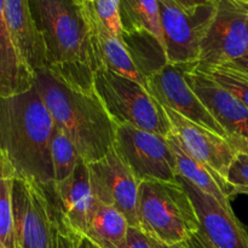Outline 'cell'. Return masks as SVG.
<instances>
[{
    "instance_id": "83f0119b",
    "label": "cell",
    "mask_w": 248,
    "mask_h": 248,
    "mask_svg": "<svg viewBox=\"0 0 248 248\" xmlns=\"http://www.w3.org/2000/svg\"><path fill=\"white\" fill-rule=\"evenodd\" d=\"M119 248H155L153 244L152 237L148 236L147 234L140 229L135 227H130L127 232L126 240Z\"/></svg>"
},
{
    "instance_id": "7402d4cb",
    "label": "cell",
    "mask_w": 248,
    "mask_h": 248,
    "mask_svg": "<svg viewBox=\"0 0 248 248\" xmlns=\"http://www.w3.org/2000/svg\"><path fill=\"white\" fill-rule=\"evenodd\" d=\"M120 18L124 33L148 31L165 47L157 0H120Z\"/></svg>"
},
{
    "instance_id": "e0dca14e",
    "label": "cell",
    "mask_w": 248,
    "mask_h": 248,
    "mask_svg": "<svg viewBox=\"0 0 248 248\" xmlns=\"http://www.w3.org/2000/svg\"><path fill=\"white\" fill-rule=\"evenodd\" d=\"M84 5L90 22H91L94 44H96L97 52H98L99 60H101L102 68H106L121 77L135 80L147 89V79L136 67L123 40L109 33L108 29L102 24L94 12L91 1L84 0Z\"/></svg>"
},
{
    "instance_id": "ba28073f",
    "label": "cell",
    "mask_w": 248,
    "mask_h": 248,
    "mask_svg": "<svg viewBox=\"0 0 248 248\" xmlns=\"http://www.w3.org/2000/svg\"><path fill=\"white\" fill-rule=\"evenodd\" d=\"M113 148L140 183L177 182V160L164 136L132 126H118Z\"/></svg>"
},
{
    "instance_id": "4dcf8cb0",
    "label": "cell",
    "mask_w": 248,
    "mask_h": 248,
    "mask_svg": "<svg viewBox=\"0 0 248 248\" xmlns=\"http://www.w3.org/2000/svg\"><path fill=\"white\" fill-rule=\"evenodd\" d=\"M176 1L188 12H194L203 5L211 4L215 0H176Z\"/></svg>"
},
{
    "instance_id": "f546056e",
    "label": "cell",
    "mask_w": 248,
    "mask_h": 248,
    "mask_svg": "<svg viewBox=\"0 0 248 248\" xmlns=\"http://www.w3.org/2000/svg\"><path fill=\"white\" fill-rule=\"evenodd\" d=\"M183 245L186 248H216L201 230L191 235Z\"/></svg>"
},
{
    "instance_id": "2e32d148",
    "label": "cell",
    "mask_w": 248,
    "mask_h": 248,
    "mask_svg": "<svg viewBox=\"0 0 248 248\" xmlns=\"http://www.w3.org/2000/svg\"><path fill=\"white\" fill-rule=\"evenodd\" d=\"M56 196L72 227L84 236L87 218L94 202L87 164L80 157L77 167L64 181L55 182Z\"/></svg>"
},
{
    "instance_id": "277c9868",
    "label": "cell",
    "mask_w": 248,
    "mask_h": 248,
    "mask_svg": "<svg viewBox=\"0 0 248 248\" xmlns=\"http://www.w3.org/2000/svg\"><path fill=\"white\" fill-rule=\"evenodd\" d=\"M12 210L16 248H78L84 237L63 213L55 182L39 184L15 177Z\"/></svg>"
},
{
    "instance_id": "ffe728a7",
    "label": "cell",
    "mask_w": 248,
    "mask_h": 248,
    "mask_svg": "<svg viewBox=\"0 0 248 248\" xmlns=\"http://www.w3.org/2000/svg\"><path fill=\"white\" fill-rule=\"evenodd\" d=\"M128 229L130 224L123 213L94 199L84 237L99 248H119L126 240Z\"/></svg>"
},
{
    "instance_id": "7c38bea8",
    "label": "cell",
    "mask_w": 248,
    "mask_h": 248,
    "mask_svg": "<svg viewBox=\"0 0 248 248\" xmlns=\"http://www.w3.org/2000/svg\"><path fill=\"white\" fill-rule=\"evenodd\" d=\"M147 90L162 107L172 109L188 120L227 140L224 130L186 82L183 64L166 63L157 72L148 77Z\"/></svg>"
},
{
    "instance_id": "e575fe53",
    "label": "cell",
    "mask_w": 248,
    "mask_h": 248,
    "mask_svg": "<svg viewBox=\"0 0 248 248\" xmlns=\"http://www.w3.org/2000/svg\"><path fill=\"white\" fill-rule=\"evenodd\" d=\"M244 1H245V2H247V4H248V0H244Z\"/></svg>"
},
{
    "instance_id": "6da1fadb",
    "label": "cell",
    "mask_w": 248,
    "mask_h": 248,
    "mask_svg": "<svg viewBox=\"0 0 248 248\" xmlns=\"http://www.w3.org/2000/svg\"><path fill=\"white\" fill-rule=\"evenodd\" d=\"M29 6L45 44L46 69L74 89L93 91L102 63L84 0H29Z\"/></svg>"
},
{
    "instance_id": "7a4b0ae2",
    "label": "cell",
    "mask_w": 248,
    "mask_h": 248,
    "mask_svg": "<svg viewBox=\"0 0 248 248\" xmlns=\"http://www.w3.org/2000/svg\"><path fill=\"white\" fill-rule=\"evenodd\" d=\"M55 121L35 87L0 97V149L9 156L16 177L39 184L55 182L51 140Z\"/></svg>"
},
{
    "instance_id": "d6986e66",
    "label": "cell",
    "mask_w": 248,
    "mask_h": 248,
    "mask_svg": "<svg viewBox=\"0 0 248 248\" xmlns=\"http://www.w3.org/2000/svg\"><path fill=\"white\" fill-rule=\"evenodd\" d=\"M169 143L174 153L178 167V176L188 179L189 182L215 198L223 207L232 210L230 198L232 196L229 184L215 173L212 170L193 156L182 144L176 133L170 136Z\"/></svg>"
},
{
    "instance_id": "1f68e13d",
    "label": "cell",
    "mask_w": 248,
    "mask_h": 248,
    "mask_svg": "<svg viewBox=\"0 0 248 248\" xmlns=\"http://www.w3.org/2000/svg\"><path fill=\"white\" fill-rule=\"evenodd\" d=\"M232 64L237 65V67L241 68V69H244V70H246V72H248V45H247V50H246V52H245V55L242 56L240 60L232 62Z\"/></svg>"
},
{
    "instance_id": "9a60e30c",
    "label": "cell",
    "mask_w": 248,
    "mask_h": 248,
    "mask_svg": "<svg viewBox=\"0 0 248 248\" xmlns=\"http://www.w3.org/2000/svg\"><path fill=\"white\" fill-rule=\"evenodd\" d=\"M7 28L17 51L35 73L46 68V51L43 36L31 15L29 0H4Z\"/></svg>"
},
{
    "instance_id": "836d02e7",
    "label": "cell",
    "mask_w": 248,
    "mask_h": 248,
    "mask_svg": "<svg viewBox=\"0 0 248 248\" xmlns=\"http://www.w3.org/2000/svg\"><path fill=\"white\" fill-rule=\"evenodd\" d=\"M152 240H153V244H154V247L155 248H186L183 244L173 245V246H167V245L160 244V242H157L156 240H154V239H152Z\"/></svg>"
},
{
    "instance_id": "d6a6232c",
    "label": "cell",
    "mask_w": 248,
    "mask_h": 248,
    "mask_svg": "<svg viewBox=\"0 0 248 248\" xmlns=\"http://www.w3.org/2000/svg\"><path fill=\"white\" fill-rule=\"evenodd\" d=\"M78 248H99L97 245H94L93 242L90 241L89 239H86V237H82L81 241H80L79 244V247Z\"/></svg>"
},
{
    "instance_id": "52a82bcc",
    "label": "cell",
    "mask_w": 248,
    "mask_h": 248,
    "mask_svg": "<svg viewBox=\"0 0 248 248\" xmlns=\"http://www.w3.org/2000/svg\"><path fill=\"white\" fill-rule=\"evenodd\" d=\"M248 45V4L242 0H216L215 14L201 40L196 69L208 72L232 63Z\"/></svg>"
},
{
    "instance_id": "8d00e7d4",
    "label": "cell",
    "mask_w": 248,
    "mask_h": 248,
    "mask_svg": "<svg viewBox=\"0 0 248 248\" xmlns=\"http://www.w3.org/2000/svg\"><path fill=\"white\" fill-rule=\"evenodd\" d=\"M242 1H244V0H242Z\"/></svg>"
},
{
    "instance_id": "8fae6325",
    "label": "cell",
    "mask_w": 248,
    "mask_h": 248,
    "mask_svg": "<svg viewBox=\"0 0 248 248\" xmlns=\"http://www.w3.org/2000/svg\"><path fill=\"white\" fill-rule=\"evenodd\" d=\"M93 198L116 208L127 219L130 227L140 229L138 189L140 182L111 148L107 155L87 164Z\"/></svg>"
},
{
    "instance_id": "d4e9b609",
    "label": "cell",
    "mask_w": 248,
    "mask_h": 248,
    "mask_svg": "<svg viewBox=\"0 0 248 248\" xmlns=\"http://www.w3.org/2000/svg\"><path fill=\"white\" fill-rule=\"evenodd\" d=\"M12 179L0 184V248H16L15 220L12 210Z\"/></svg>"
},
{
    "instance_id": "603a6c76",
    "label": "cell",
    "mask_w": 248,
    "mask_h": 248,
    "mask_svg": "<svg viewBox=\"0 0 248 248\" xmlns=\"http://www.w3.org/2000/svg\"><path fill=\"white\" fill-rule=\"evenodd\" d=\"M80 154L72 140L55 126L51 140V161L55 182L64 181L73 173L80 160Z\"/></svg>"
},
{
    "instance_id": "ac0fdd59",
    "label": "cell",
    "mask_w": 248,
    "mask_h": 248,
    "mask_svg": "<svg viewBox=\"0 0 248 248\" xmlns=\"http://www.w3.org/2000/svg\"><path fill=\"white\" fill-rule=\"evenodd\" d=\"M34 86V73L17 51L0 0V97H11Z\"/></svg>"
},
{
    "instance_id": "484cf974",
    "label": "cell",
    "mask_w": 248,
    "mask_h": 248,
    "mask_svg": "<svg viewBox=\"0 0 248 248\" xmlns=\"http://www.w3.org/2000/svg\"><path fill=\"white\" fill-rule=\"evenodd\" d=\"M92 6L99 21L116 38L123 35L120 18V0H93Z\"/></svg>"
},
{
    "instance_id": "30bf717a",
    "label": "cell",
    "mask_w": 248,
    "mask_h": 248,
    "mask_svg": "<svg viewBox=\"0 0 248 248\" xmlns=\"http://www.w3.org/2000/svg\"><path fill=\"white\" fill-rule=\"evenodd\" d=\"M196 64H183L186 82L224 130L228 142L239 154H248V108Z\"/></svg>"
},
{
    "instance_id": "d590c367",
    "label": "cell",
    "mask_w": 248,
    "mask_h": 248,
    "mask_svg": "<svg viewBox=\"0 0 248 248\" xmlns=\"http://www.w3.org/2000/svg\"><path fill=\"white\" fill-rule=\"evenodd\" d=\"M89 1H93V0H89Z\"/></svg>"
},
{
    "instance_id": "4316f807",
    "label": "cell",
    "mask_w": 248,
    "mask_h": 248,
    "mask_svg": "<svg viewBox=\"0 0 248 248\" xmlns=\"http://www.w3.org/2000/svg\"><path fill=\"white\" fill-rule=\"evenodd\" d=\"M227 182L232 195H248V154H237L228 172Z\"/></svg>"
},
{
    "instance_id": "44dd1931",
    "label": "cell",
    "mask_w": 248,
    "mask_h": 248,
    "mask_svg": "<svg viewBox=\"0 0 248 248\" xmlns=\"http://www.w3.org/2000/svg\"><path fill=\"white\" fill-rule=\"evenodd\" d=\"M121 40L127 48L136 67L145 79L167 63L164 45L148 31H123Z\"/></svg>"
},
{
    "instance_id": "5b68a950",
    "label": "cell",
    "mask_w": 248,
    "mask_h": 248,
    "mask_svg": "<svg viewBox=\"0 0 248 248\" xmlns=\"http://www.w3.org/2000/svg\"><path fill=\"white\" fill-rule=\"evenodd\" d=\"M140 229L160 244H184L200 230L190 198L178 182H142L138 189Z\"/></svg>"
},
{
    "instance_id": "5bb4252c",
    "label": "cell",
    "mask_w": 248,
    "mask_h": 248,
    "mask_svg": "<svg viewBox=\"0 0 248 248\" xmlns=\"http://www.w3.org/2000/svg\"><path fill=\"white\" fill-rule=\"evenodd\" d=\"M182 144L195 159L227 182L228 172L239 153L225 138L164 107ZM228 183V182H227Z\"/></svg>"
},
{
    "instance_id": "4fadbf2b",
    "label": "cell",
    "mask_w": 248,
    "mask_h": 248,
    "mask_svg": "<svg viewBox=\"0 0 248 248\" xmlns=\"http://www.w3.org/2000/svg\"><path fill=\"white\" fill-rule=\"evenodd\" d=\"M190 198L200 223V230L216 248H248L246 227L234 211L223 207L215 198L206 194L183 177H177Z\"/></svg>"
},
{
    "instance_id": "9c48e42d",
    "label": "cell",
    "mask_w": 248,
    "mask_h": 248,
    "mask_svg": "<svg viewBox=\"0 0 248 248\" xmlns=\"http://www.w3.org/2000/svg\"><path fill=\"white\" fill-rule=\"evenodd\" d=\"M167 63L193 64L199 62L201 40L215 14V2L194 12L184 10L176 0H157Z\"/></svg>"
},
{
    "instance_id": "8992f818",
    "label": "cell",
    "mask_w": 248,
    "mask_h": 248,
    "mask_svg": "<svg viewBox=\"0 0 248 248\" xmlns=\"http://www.w3.org/2000/svg\"><path fill=\"white\" fill-rule=\"evenodd\" d=\"M93 89L116 126H132L166 138L174 133L164 107L135 80L101 68Z\"/></svg>"
},
{
    "instance_id": "3957f363",
    "label": "cell",
    "mask_w": 248,
    "mask_h": 248,
    "mask_svg": "<svg viewBox=\"0 0 248 248\" xmlns=\"http://www.w3.org/2000/svg\"><path fill=\"white\" fill-rule=\"evenodd\" d=\"M34 87L52 115L55 126L73 142L86 164L107 155L116 128L96 91H81L61 81L48 69L34 73Z\"/></svg>"
},
{
    "instance_id": "cb8c5ba5",
    "label": "cell",
    "mask_w": 248,
    "mask_h": 248,
    "mask_svg": "<svg viewBox=\"0 0 248 248\" xmlns=\"http://www.w3.org/2000/svg\"><path fill=\"white\" fill-rule=\"evenodd\" d=\"M203 73L210 75L217 84L224 87L248 108V72L232 63H228Z\"/></svg>"
},
{
    "instance_id": "f1b7e54d",
    "label": "cell",
    "mask_w": 248,
    "mask_h": 248,
    "mask_svg": "<svg viewBox=\"0 0 248 248\" xmlns=\"http://www.w3.org/2000/svg\"><path fill=\"white\" fill-rule=\"evenodd\" d=\"M16 171L4 150L0 149V184L6 178H15Z\"/></svg>"
}]
</instances>
